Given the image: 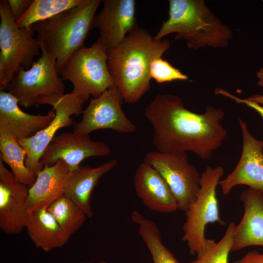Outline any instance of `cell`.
Returning <instances> with one entry per match:
<instances>
[{
	"label": "cell",
	"instance_id": "cell-1",
	"mask_svg": "<svg viewBox=\"0 0 263 263\" xmlns=\"http://www.w3.org/2000/svg\"><path fill=\"white\" fill-rule=\"evenodd\" d=\"M151 124L153 143L164 153L192 151L202 159L210 158L227 136L221 125L224 111L208 105L203 113L187 109L180 97L159 94L145 109Z\"/></svg>",
	"mask_w": 263,
	"mask_h": 263
},
{
	"label": "cell",
	"instance_id": "cell-2",
	"mask_svg": "<svg viewBox=\"0 0 263 263\" xmlns=\"http://www.w3.org/2000/svg\"><path fill=\"white\" fill-rule=\"evenodd\" d=\"M169 47V39H157L137 26L120 44L107 50L108 69L124 102L135 103L150 90V62Z\"/></svg>",
	"mask_w": 263,
	"mask_h": 263
},
{
	"label": "cell",
	"instance_id": "cell-3",
	"mask_svg": "<svg viewBox=\"0 0 263 263\" xmlns=\"http://www.w3.org/2000/svg\"><path fill=\"white\" fill-rule=\"evenodd\" d=\"M169 17L155 36L159 39L176 33L175 39L186 40L194 50L206 46L226 47L232 37L231 29L218 19L203 0H169Z\"/></svg>",
	"mask_w": 263,
	"mask_h": 263
},
{
	"label": "cell",
	"instance_id": "cell-4",
	"mask_svg": "<svg viewBox=\"0 0 263 263\" xmlns=\"http://www.w3.org/2000/svg\"><path fill=\"white\" fill-rule=\"evenodd\" d=\"M101 2L100 0H85L77 6L32 25L41 46L55 57L59 75L71 56L84 46Z\"/></svg>",
	"mask_w": 263,
	"mask_h": 263
},
{
	"label": "cell",
	"instance_id": "cell-5",
	"mask_svg": "<svg viewBox=\"0 0 263 263\" xmlns=\"http://www.w3.org/2000/svg\"><path fill=\"white\" fill-rule=\"evenodd\" d=\"M0 89L5 91L19 71L32 66L41 44L32 25L18 26L7 0L0 1Z\"/></svg>",
	"mask_w": 263,
	"mask_h": 263
},
{
	"label": "cell",
	"instance_id": "cell-6",
	"mask_svg": "<svg viewBox=\"0 0 263 263\" xmlns=\"http://www.w3.org/2000/svg\"><path fill=\"white\" fill-rule=\"evenodd\" d=\"M107 50L97 40L90 47L83 46L74 53L61 73L62 79L70 81L73 92L89 99L100 96L115 86L107 64Z\"/></svg>",
	"mask_w": 263,
	"mask_h": 263
},
{
	"label": "cell",
	"instance_id": "cell-7",
	"mask_svg": "<svg viewBox=\"0 0 263 263\" xmlns=\"http://www.w3.org/2000/svg\"><path fill=\"white\" fill-rule=\"evenodd\" d=\"M224 173V168L208 166L201 175L200 188L196 199L185 212L182 240L187 243L189 253H197L204 246L206 238L205 230L209 223L225 222L219 216L216 189Z\"/></svg>",
	"mask_w": 263,
	"mask_h": 263
},
{
	"label": "cell",
	"instance_id": "cell-8",
	"mask_svg": "<svg viewBox=\"0 0 263 263\" xmlns=\"http://www.w3.org/2000/svg\"><path fill=\"white\" fill-rule=\"evenodd\" d=\"M54 56L41 46V55L27 70H20L6 88L27 108L37 105L39 98L65 94V86L59 77Z\"/></svg>",
	"mask_w": 263,
	"mask_h": 263
},
{
	"label": "cell",
	"instance_id": "cell-9",
	"mask_svg": "<svg viewBox=\"0 0 263 263\" xmlns=\"http://www.w3.org/2000/svg\"><path fill=\"white\" fill-rule=\"evenodd\" d=\"M88 98L72 92L71 93L38 98V104L52 106L55 116L49 125L34 136L24 139H18V142L26 150L25 165L36 176L43 167L40 158L47 146L61 128L73 125L71 116L83 113V107Z\"/></svg>",
	"mask_w": 263,
	"mask_h": 263
},
{
	"label": "cell",
	"instance_id": "cell-10",
	"mask_svg": "<svg viewBox=\"0 0 263 263\" xmlns=\"http://www.w3.org/2000/svg\"><path fill=\"white\" fill-rule=\"evenodd\" d=\"M143 162L152 166L165 179L175 197L178 210L185 212L196 199L201 175L190 164L186 152L148 151Z\"/></svg>",
	"mask_w": 263,
	"mask_h": 263
},
{
	"label": "cell",
	"instance_id": "cell-11",
	"mask_svg": "<svg viewBox=\"0 0 263 263\" xmlns=\"http://www.w3.org/2000/svg\"><path fill=\"white\" fill-rule=\"evenodd\" d=\"M124 101L116 87L107 89L100 96L91 99L81 121L74 122L73 132L84 134L99 129H111L121 133L135 132L136 126L122 109Z\"/></svg>",
	"mask_w": 263,
	"mask_h": 263
},
{
	"label": "cell",
	"instance_id": "cell-12",
	"mask_svg": "<svg viewBox=\"0 0 263 263\" xmlns=\"http://www.w3.org/2000/svg\"><path fill=\"white\" fill-rule=\"evenodd\" d=\"M110 152L107 144L91 140L89 134L64 132L53 138L43 153L40 162L44 167L62 160L72 171L89 157L106 156Z\"/></svg>",
	"mask_w": 263,
	"mask_h": 263
},
{
	"label": "cell",
	"instance_id": "cell-13",
	"mask_svg": "<svg viewBox=\"0 0 263 263\" xmlns=\"http://www.w3.org/2000/svg\"><path fill=\"white\" fill-rule=\"evenodd\" d=\"M29 187L19 182L0 159V227L8 235L20 233L26 228Z\"/></svg>",
	"mask_w": 263,
	"mask_h": 263
},
{
	"label": "cell",
	"instance_id": "cell-14",
	"mask_svg": "<svg viewBox=\"0 0 263 263\" xmlns=\"http://www.w3.org/2000/svg\"><path fill=\"white\" fill-rule=\"evenodd\" d=\"M238 120L243 139L241 156L234 170L219 184L225 195L240 185H246L263 192V142L250 133L246 124L240 117Z\"/></svg>",
	"mask_w": 263,
	"mask_h": 263
},
{
	"label": "cell",
	"instance_id": "cell-15",
	"mask_svg": "<svg viewBox=\"0 0 263 263\" xmlns=\"http://www.w3.org/2000/svg\"><path fill=\"white\" fill-rule=\"evenodd\" d=\"M102 10L95 15L94 27L99 31L98 39L107 50L117 46L137 26L136 1L133 0H104Z\"/></svg>",
	"mask_w": 263,
	"mask_h": 263
},
{
	"label": "cell",
	"instance_id": "cell-16",
	"mask_svg": "<svg viewBox=\"0 0 263 263\" xmlns=\"http://www.w3.org/2000/svg\"><path fill=\"white\" fill-rule=\"evenodd\" d=\"M53 110L46 115H33L22 111L17 99L4 90L0 91V132H6L17 140L34 136L54 119Z\"/></svg>",
	"mask_w": 263,
	"mask_h": 263
},
{
	"label": "cell",
	"instance_id": "cell-17",
	"mask_svg": "<svg viewBox=\"0 0 263 263\" xmlns=\"http://www.w3.org/2000/svg\"><path fill=\"white\" fill-rule=\"evenodd\" d=\"M133 183L137 195L150 210L163 213L178 210L177 200L168 184L148 164L143 162L139 165Z\"/></svg>",
	"mask_w": 263,
	"mask_h": 263
},
{
	"label": "cell",
	"instance_id": "cell-18",
	"mask_svg": "<svg viewBox=\"0 0 263 263\" xmlns=\"http://www.w3.org/2000/svg\"><path fill=\"white\" fill-rule=\"evenodd\" d=\"M71 173L68 165L62 160H58L52 166L44 167L37 175L34 184L29 187L28 212L47 208L64 195Z\"/></svg>",
	"mask_w": 263,
	"mask_h": 263
},
{
	"label": "cell",
	"instance_id": "cell-19",
	"mask_svg": "<svg viewBox=\"0 0 263 263\" xmlns=\"http://www.w3.org/2000/svg\"><path fill=\"white\" fill-rule=\"evenodd\" d=\"M240 199L244 212L235 225L231 251L252 245L263 246V192L249 188L242 193Z\"/></svg>",
	"mask_w": 263,
	"mask_h": 263
},
{
	"label": "cell",
	"instance_id": "cell-20",
	"mask_svg": "<svg viewBox=\"0 0 263 263\" xmlns=\"http://www.w3.org/2000/svg\"><path fill=\"white\" fill-rule=\"evenodd\" d=\"M117 164L116 159H112L94 168L80 165L72 171L64 195L73 201L87 217H92L93 191L100 178L113 169Z\"/></svg>",
	"mask_w": 263,
	"mask_h": 263
},
{
	"label": "cell",
	"instance_id": "cell-21",
	"mask_svg": "<svg viewBox=\"0 0 263 263\" xmlns=\"http://www.w3.org/2000/svg\"><path fill=\"white\" fill-rule=\"evenodd\" d=\"M25 228L35 246L44 252L61 247L66 243L59 225L47 208L30 213Z\"/></svg>",
	"mask_w": 263,
	"mask_h": 263
},
{
	"label": "cell",
	"instance_id": "cell-22",
	"mask_svg": "<svg viewBox=\"0 0 263 263\" xmlns=\"http://www.w3.org/2000/svg\"><path fill=\"white\" fill-rule=\"evenodd\" d=\"M0 159L9 166L15 178L31 187L36 176L26 166V151L17 140L7 132H0Z\"/></svg>",
	"mask_w": 263,
	"mask_h": 263
},
{
	"label": "cell",
	"instance_id": "cell-23",
	"mask_svg": "<svg viewBox=\"0 0 263 263\" xmlns=\"http://www.w3.org/2000/svg\"><path fill=\"white\" fill-rule=\"evenodd\" d=\"M131 219L138 226L139 234L150 252L153 263H180L162 243L160 230L154 222L136 210L132 212Z\"/></svg>",
	"mask_w": 263,
	"mask_h": 263
},
{
	"label": "cell",
	"instance_id": "cell-24",
	"mask_svg": "<svg viewBox=\"0 0 263 263\" xmlns=\"http://www.w3.org/2000/svg\"><path fill=\"white\" fill-rule=\"evenodd\" d=\"M47 209L57 222L66 243L82 226L87 217L73 201L65 195L52 203Z\"/></svg>",
	"mask_w": 263,
	"mask_h": 263
},
{
	"label": "cell",
	"instance_id": "cell-25",
	"mask_svg": "<svg viewBox=\"0 0 263 263\" xmlns=\"http://www.w3.org/2000/svg\"><path fill=\"white\" fill-rule=\"evenodd\" d=\"M85 0H33L24 15L16 21L19 27H29L68 9L82 4Z\"/></svg>",
	"mask_w": 263,
	"mask_h": 263
},
{
	"label": "cell",
	"instance_id": "cell-26",
	"mask_svg": "<svg viewBox=\"0 0 263 263\" xmlns=\"http://www.w3.org/2000/svg\"><path fill=\"white\" fill-rule=\"evenodd\" d=\"M235 225L233 222H230L218 242L206 239L203 247L196 254V258L189 263H228Z\"/></svg>",
	"mask_w": 263,
	"mask_h": 263
},
{
	"label": "cell",
	"instance_id": "cell-27",
	"mask_svg": "<svg viewBox=\"0 0 263 263\" xmlns=\"http://www.w3.org/2000/svg\"><path fill=\"white\" fill-rule=\"evenodd\" d=\"M150 71L151 78L159 83L188 79L186 75L172 66L162 57L154 58L151 61Z\"/></svg>",
	"mask_w": 263,
	"mask_h": 263
},
{
	"label": "cell",
	"instance_id": "cell-28",
	"mask_svg": "<svg viewBox=\"0 0 263 263\" xmlns=\"http://www.w3.org/2000/svg\"><path fill=\"white\" fill-rule=\"evenodd\" d=\"M214 93L216 94H220L223 96L227 97L231 99L234 100L238 104H244L246 106L253 109L257 111L263 118V106H261L260 104L246 99H242L236 97V96L230 94L227 91H225L221 88H216L214 91Z\"/></svg>",
	"mask_w": 263,
	"mask_h": 263
},
{
	"label": "cell",
	"instance_id": "cell-29",
	"mask_svg": "<svg viewBox=\"0 0 263 263\" xmlns=\"http://www.w3.org/2000/svg\"><path fill=\"white\" fill-rule=\"evenodd\" d=\"M7 2L16 20H18L28 10L33 0H7Z\"/></svg>",
	"mask_w": 263,
	"mask_h": 263
},
{
	"label": "cell",
	"instance_id": "cell-30",
	"mask_svg": "<svg viewBox=\"0 0 263 263\" xmlns=\"http://www.w3.org/2000/svg\"><path fill=\"white\" fill-rule=\"evenodd\" d=\"M232 263H263V252L256 250L248 251Z\"/></svg>",
	"mask_w": 263,
	"mask_h": 263
},
{
	"label": "cell",
	"instance_id": "cell-31",
	"mask_svg": "<svg viewBox=\"0 0 263 263\" xmlns=\"http://www.w3.org/2000/svg\"><path fill=\"white\" fill-rule=\"evenodd\" d=\"M247 99L253 101L259 104H262L263 105V95L261 94H255L251 95L247 98Z\"/></svg>",
	"mask_w": 263,
	"mask_h": 263
},
{
	"label": "cell",
	"instance_id": "cell-32",
	"mask_svg": "<svg viewBox=\"0 0 263 263\" xmlns=\"http://www.w3.org/2000/svg\"><path fill=\"white\" fill-rule=\"evenodd\" d=\"M258 78L257 85L259 86L263 87V68H261L256 74Z\"/></svg>",
	"mask_w": 263,
	"mask_h": 263
},
{
	"label": "cell",
	"instance_id": "cell-33",
	"mask_svg": "<svg viewBox=\"0 0 263 263\" xmlns=\"http://www.w3.org/2000/svg\"><path fill=\"white\" fill-rule=\"evenodd\" d=\"M92 263L91 262H90V263ZM96 263H107L106 262L104 261H99Z\"/></svg>",
	"mask_w": 263,
	"mask_h": 263
}]
</instances>
